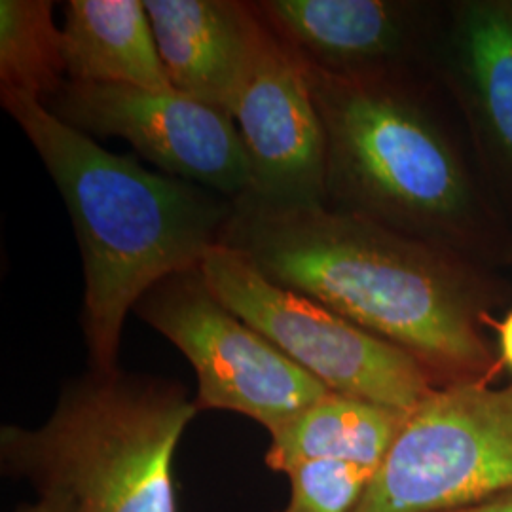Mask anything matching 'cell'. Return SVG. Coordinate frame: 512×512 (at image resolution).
Masks as SVG:
<instances>
[{"instance_id": "1", "label": "cell", "mask_w": 512, "mask_h": 512, "mask_svg": "<svg viewBox=\"0 0 512 512\" xmlns=\"http://www.w3.org/2000/svg\"><path fill=\"white\" fill-rule=\"evenodd\" d=\"M222 245L408 353L437 387L492 384L501 368L484 334L512 296L499 272L327 205L236 200Z\"/></svg>"}, {"instance_id": "2", "label": "cell", "mask_w": 512, "mask_h": 512, "mask_svg": "<svg viewBox=\"0 0 512 512\" xmlns=\"http://www.w3.org/2000/svg\"><path fill=\"white\" fill-rule=\"evenodd\" d=\"M302 67L325 133L327 207L492 272L511 268V224L431 73L342 78Z\"/></svg>"}, {"instance_id": "3", "label": "cell", "mask_w": 512, "mask_h": 512, "mask_svg": "<svg viewBox=\"0 0 512 512\" xmlns=\"http://www.w3.org/2000/svg\"><path fill=\"white\" fill-rule=\"evenodd\" d=\"M71 213L84 268L80 327L88 368L118 370L129 311L169 275L200 268L222 245L234 202L112 154L35 99L6 95Z\"/></svg>"}, {"instance_id": "4", "label": "cell", "mask_w": 512, "mask_h": 512, "mask_svg": "<svg viewBox=\"0 0 512 512\" xmlns=\"http://www.w3.org/2000/svg\"><path fill=\"white\" fill-rule=\"evenodd\" d=\"M198 412L179 380L88 368L38 427L2 425L0 471L73 512H179L175 456Z\"/></svg>"}, {"instance_id": "5", "label": "cell", "mask_w": 512, "mask_h": 512, "mask_svg": "<svg viewBox=\"0 0 512 512\" xmlns=\"http://www.w3.org/2000/svg\"><path fill=\"white\" fill-rule=\"evenodd\" d=\"M512 490V384L439 387L408 412L355 512H446Z\"/></svg>"}, {"instance_id": "6", "label": "cell", "mask_w": 512, "mask_h": 512, "mask_svg": "<svg viewBox=\"0 0 512 512\" xmlns=\"http://www.w3.org/2000/svg\"><path fill=\"white\" fill-rule=\"evenodd\" d=\"M200 268L228 310L332 393L410 412L439 389L408 353L308 296L275 285L236 251L219 245Z\"/></svg>"}, {"instance_id": "7", "label": "cell", "mask_w": 512, "mask_h": 512, "mask_svg": "<svg viewBox=\"0 0 512 512\" xmlns=\"http://www.w3.org/2000/svg\"><path fill=\"white\" fill-rule=\"evenodd\" d=\"M135 313L186 357L198 378V410L236 412L268 435L329 393L281 349L228 310L202 268L154 285Z\"/></svg>"}, {"instance_id": "8", "label": "cell", "mask_w": 512, "mask_h": 512, "mask_svg": "<svg viewBox=\"0 0 512 512\" xmlns=\"http://www.w3.org/2000/svg\"><path fill=\"white\" fill-rule=\"evenodd\" d=\"M95 137H122L165 175L236 202L251 190L249 158L232 114L188 95L67 80L46 105Z\"/></svg>"}, {"instance_id": "9", "label": "cell", "mask_w": 512, "mask_h": 512, "mask_svg": "<svg viewBox=\"0 0 512 512\" xmlns=\"http://www.w3.org/2000/svg\"><path fill=\"white\" fill-rule=\"evenodd\" d=\"M232 116L251 169V190L239 200L272 209L325 205L323 124L302 61L266 21Z\"/></svg>"}, {"instance_id": "10", "label": "cell", "mask_w": 512, "mask_h": 512, "mask_svg": "<svg viewBox=\"0 0 512 512\" xmlns=\"http://www.w3.org/2000/svg\"><path fill=\"white\" fill-rule=\"evenodd\" d=\"M429 73L458 112L512 228V0L444 2Z\"/></svg>"}, {"instance_id": "11", "label": "cell", "mask_w": 512, "mask_h": 512, "mask_svg": "<svg viewBox=\"0 0 512 512\" xmlns=\"http://www.w3.org/2000/svg\"><path fill=\"white\" fill-rule=\"evenodd\" d=\"M260 18L298 59L342 78L429 73L444 2L262 0Z\"/></svg>"}, {"instance_id": "12", "label": "cell", "mask_w": 512, "mask_h": 512, "mask_svg": "<svg viewBox=\"0 0 512 512\" xmlns=\"http://www.w3.org/2000/svg\"><path fill=\"white\" fill-rule=\"evenodd\" d=\"M145 8L171 88L234 114L264 33L255 4L145 0Z\"/></svg>"}, {"instance_id": "13", "label": "cell", "mask_w": 512, "mask_h": 512, "mask_svg": "<svg viewBox=\"0 0 512 512\" xmlns=\"http://www.w3.org/2000/svg\"><path fill=\"white\" fill-rule=\"evenodd\" d=\"M63 14L71 82L173 90L143 0H71Z\"/></svg>"}, {"instance_id": "14", "label": "cell", "mask_w": 512, "mask_h": 512, "mask_svg": "<svg viewBox=\"0 0 512 512\" xmlns=\"http://www.w3.org/2000/svg\"><path fill=\"white\" fill-rule=\"evenodd\" d=\"M408 412L329 391L270 433L264 463L287 475L308 461H340L376 473Z\"/></svg>"}, {"instance_id": "15", "label": "cell", "mask_w": 512, "mask_h": 512, "mask_svg": "<svg viewBox=\"0 0 512 512\" xmlns=\"http://www.w3.org/2000/svg\"><path fill=\"white\" fill-rule=\"evenodd\" d=\"M61 27L50 0L0 2V97L19 95L42 105L67 82Z\"/></svg>"}, {"instance_id": "16", "label": "cell", "mask_w": 512, "mask_h": 512, "mask_svg": "<svg viewBox=\"0 0 512 512\" xmlns=\"http://www.w3.org/2000/svg\"><path fill=\"white\" fill-rule=\"evenodd\" d=\"M372 476L340 461L300 463L287 473V505L275 512H355Z\"/></svg>"}, {"instance_id": "17", "label": "cell", "mask_w": 512, "mask_h": 512, "mask_svg": "<svg viewBox=\"0 0 512 512\" xmlns=\"http://www.w3.org/2000/svg\"><path fill=\"white\" fill-rule=\"evenodd\" d=\"M12 512H73V503L69 497L59 492L37 495L35 501L21 503Z\"/></svg>"}, {"instance_id": "18", "label": "cell", "mask_w": 512, "mask_h": 512, "mask_svg": "<svg viewBox=\"0 0 512 512\" xmlns=\"http://www.w3.org/2000/svg\"><path fill=\"white\" fill-rule=\"evenodd\" d=\"M490 327L497 332V359L499 365L509 368L512 372V308L505 313L501 321H492Z\"/></svg>"}, {"instance_id": "19", "label": "cell", "mask_w": 512, "mask_h": 512, "mask_svg": "<svg viewBox=\"0 0 512 512\" xmlns=\"http://www.w3.org/2000/svg\"><path fill=\"white\" fill-rule=\"evenodd\" d=\"M446 512H512V490L505 494L495 495L492 499H486V501L476 503L471 507Z\"/></svg>"}]
</instances>
